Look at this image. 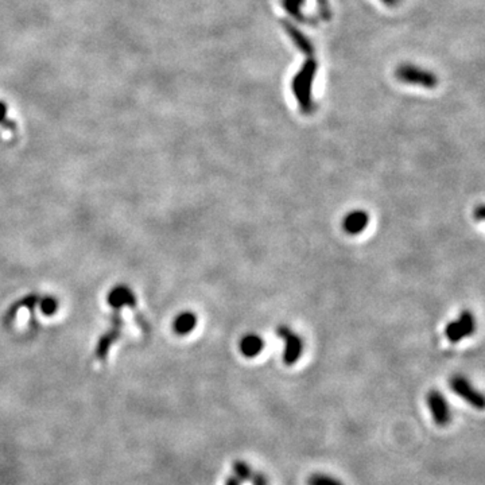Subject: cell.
Listing matches in <instances>:
<instances>
[{
  "instance_id": "cell-1",
  "label": "cell",
  "mask_w": 485,
  "mask_h": 485,
  "mask_svg": "<svg viewBox=\"0 0 485 485\" xmlns=\"http://www.w3.org/2000/svg\"><path fill=\"white\" fill-rule=\"evenodd\" d=\"M317 72H318L317 60L314 57H309L291 80V91L300 107V111L304 115H311L317 108L314 93H313V85L317 77Z\"/></svg>"
},
{
  "instance_id": "cell-2",
  "label": "cell",
  "mask_w": 485,
  "mask_h": 485,
  "mask_svg": "<svg viewBox=\"0 0 485 485\" xmlns=\"http://www.w3.org/2000/svg\"><path fill=\"white\" fill-rule=\"evenodd\" d=\"M395 77L403 84L417 85L426 89H434L438 85V77L433 72L417 66L414 64H402L395 69Z\"/></svg>"
},
{
  "instance_id": "cell-3",
  "label": "cell",
  "mask_w": 485,
  "mask_h": 485,
  "mask_svg": "<svg viewBox=\"0 0 485 485\" xmlns=\"http://www.w3.org/2000/svg\"><path fill=\"white\" fill-rule=\"evenodd\" d=\"M449 387L457 396H460L462 401L469 403L472 408L477 410L484 409L485 402L483 394L479 390H476V387L465 376L462 375L452 376L449 381Z\"/></svg>"
},
{
  "instance_id": "cell-4",
  "label": "cell",
  "mask_w": 485,
  "mask_h": 485,
  "mask_svg": "<svg viewBox=\"0 0 485 485\" xmlns=\"http://www.w3.org/2000/svg\"><path fill=\"white\" fill-rule=\"evenodd\" d=\"M280 338L284 340V352H283V363L286 365H294L304 354V338L290 329L286 325H281L277 329Z\"/></svg>"
},
{
  "instance_id": "cell-5",
  "label": "cell",
  "mask_w": 485,
  "mask_h": 485,
  "mask_svg": "<svg viewBox=\"0 0 485 485\" xmlns=\"http://www.w3.org/2000/svg\"><path fill=\"white\" fill-rule=\"evenodd\" d=\"M426 403L437 426L446 428L452 422L450 408L442 392H439L438 390L429 391L426 395Z\"/></svg>"
},
{
  "instance_id": "cell-6",
  "label": "cell",
  "mask_w": 485,
  "mask_h": 485,
  "mask_svg": "<svg viewBox=\"0 0 485 485\" xmlns=\"http://www.w3.org/2000/svg\"><path fill=\"white\" fill-rule=\"evenodd\" d=\"M111 321H112L111 329L104 333L100 337V340L98 341V347H96V351H95V358H96L98 361H104L107 358L111 347L120 338V334H122L123 320L120 317V311L118 313V310H116L115 314L112 315Z\"/></svg>"
},
{
  "instance_id": "cell-7",
  "label": "cell",
  "mask_w": 485,
  "mask_h": 485,
  "mask_svg": "<svg viewBox=\"0 0 485 485\" xmlns=\"http://www.w3.org/2000/svg\"><path fill=\"white\" fill-rule=\"evenodd\" d=\"M475 331H476V318L469 310H465L461 313L460 317L456 321H452L448 324L445 333L449 341L459 342L462 338L469 337Z\"/></svg>"
},
{
  "instance_id": "cell-8",
  "label": "cell",
  "mask_w": 485,
  "mask_h": 485,
  "mask_svg": "<svg viewBox=\"0 0 485 485\" xmlns=\"http://www.w3.org/2000/svg\"><path fill=\"white\" fill-rule=\"evenodd\" d=\"M281 25L284 28L286 34L289 35V38L291 39L293 45L298 51L306 54L309 57L314 55V51H315L314 45H313V42L310 41V38L307 37L306 34H304L297 26L294 25L293 22H290V21L283 19V21H281Z\"/></svg>"
},
{
  "instance_id": "cell-9",
  "label": "cell",
  "mask_w": 485,
  "mask_h": 485,
  "mask_svg": "<svg viewBox=\"0 0 485 485\" xmlns=\"http://www.w3.org/2000/svg\"><path fill=\"white\" fill-rule=\"evenodd\" d=\"M369 224V214L365 210H352L342 220V230L349 235H358Z\"/></svg>"
},
{
  "instance_id": "cell-10",
  "label": "cell",
  "mask_w": 485,
  "mask_h": 485,
  "mask_svg": "<svg viewBox=\"0 0 485 485\" xmlns=\"http://www.w3.org/2000/svg\"><path fill=\"white\" fill-rule=\"evenodd\" d=\"M108 302L115 310H122L126 306L132 307V309L136 306V298L131 291V289H128L126 286L115 287L108 295Z\"/></svg>"
},
{
  "instance_id": "cell-11",
  "label": "cell",
  "mask_w": 485,
  "mask_h": 485,
  "mask_svg": "<svg viewBox=\"0 0 485 485\" xmlns=\"http://www.w3.org/2000/svg\"><path fill=\"white\" fill-rule=\"evenodd\" d=\"M306 0H281L282 7L283 10L290 15V18L294 22L298 24H304V25H315V19L307 17L304 12V7H305Z\"/></svg>"
},
{
  "instance_id": "cell-12",
  "label": "cell",
  "mask_w": 485,
  "mask_h": 485,
  "mask_svg": "<svg viewBox=\"0 0 485 485\" xmlns=\"http://www.w3.org/2000/svg\"><path fill=\"white\" fill-rule=\"evenodd\" d=\"M264 349V340L255 333L244 336L240 341V351L246 358H256Z\"/></svg>"
},
{
  "instance_id": "cell-13",
  "label": "cell",
  "mask_w": 485,
  "mask_h": 485,
  "mask_svg": "<svg viewBox=\"0 0 485 485\" xmlns=\"http://www.w3.org/2000/svg\"><path fill=\"white\" fill-rule=\"evenodd\" d=\"M197 325V315L192 311H183L174 320V331L181 336L192 332Z\"/></svg>"
},
{
  "instance_id": "cell-14",
  "label": "cell",
  "mask_w": 485,
  "mask_h": 485,
  "mask_svg": "<svg viewBox=\"0 0 485 485\" xmlns=\"http://www.w3.org/2000/svg\"><path fill=\"white\" fill-rule=\"evenodd\" d=\"M232 470H233V476L240 482V483H246L250 482L254 476V470L250 466L248 462L244 460H235L232 464Z\"/></svg>"
},
{
  "instance_id": "cell-15",
  "label": "cell",
  "mask_w": 485,
  "mask_h": 485,
  "mask_svg": "<svg viewBox=\"0 0 485 485\" xmlns=\"http://www.w3.org/2000/svg\"><path fill=\"white\" fill-rule=\"evenodd\" d=\"M306 485H345L340 479L324 473H313L307 477Z\"/></svg>"
},
{
  "instance_id": "cell-16",
  "label": "cell",
  "mask_w": 485,
  "mask_h": 485,
  "mask_svg": "<svg viewBox=\"0 0 485 485\" xmlns=\"http://www.w3.org/2000/svg\"><path fill=\"white\" fill-rule=\"evenodd\" d=\"M41 311L45 315H53L58 310V300L54 297H45L44 300H39Z\"/></svg>"
},
{
  "instance_id": "cell-17",
  "label": "cell",
  "mask_w": 485,
  "mask_h": 485,
  "mask_svg": "<svg viewBox=\"0 0 485 485\" xmlns=\"http://www.w3.org/2000/svg\"><path fill=\"white\" fill-rule=\"evenodd\" d=\"M318 3V11H320V18L322 21H329L332 18V11L328 0H317Z\"/></svg>"
},
{
  "instance_id": "cell-18",
  "label": "cell",
  "mask_w": 485,
  "mask_h": 485,
  "mask_svg": "<svg viewBox=\"0 0 485 485\" xmlns=\"http://www.w3.org/2000/svg\"><path fill=\"white\" fill-rule=\"evenodd\" d=\"M7 105L0 102V125L3 127L8 128V131H15V125L10 120H7Z\"/></svg>"
},
{
  "instance_id": "cell-19",
  "label": "cell",
  "mask_w": 485,
  "mask_h": 485,
  "mask_svg": "<svg viewBox=\"0 0 485 485\" xmlns=\"http://www.w3.org/2000/svg\"><path fill=\"white\" fill-rule=\"evenodd\" d=\"M253 485H268V480L263 472H254L253 476Z\"/></svg>"
},
{
  "instance_id": "cell-20",
  "label": "cell",
  "mask_w": 485,
  "mask_h": 485,
  "mask_svg": "<svg viewBox=\"0 0 485 485\" xmlns=\"http://www.w3.org/2000/svg\"><path fill=\"white\" fill-rule=\"evenodd\" d=\"M485 216V208L484 205H479L476 209H475V217L477 219V220H483L484 219Z\"/></svg>"
},
{
  "instance_id": "cell-21",
  "label": "cell",
  "mask_w": 485,
  "mask_h": 485,
  "mask_svg": "<svg viewBox=\"0 0 485 485\" xmlns=\"http://www.w3.org/2000/svg\"><path fill=\"white\" fill-rule=\"evenodd\" d=\"M224 485H241V483H240L235 476H230V477L226 480Z\"/></svg>"
},
{
  "instance_id": "cell-22",
  "label": "cell",
  "mask_w": 485,
  "mask_h": 485,
  "mask_svg": "<svg viewBox=\"0 0 485 485\" xmlns=\"http://www.w3.org/2000/svg\"><path fill=\"white\" fill-rule=\"evenodd\" d=\"M383 4H385V6H388V7H395V6H398L402 0H381Z\"/></svg>"
}]
</instances>
